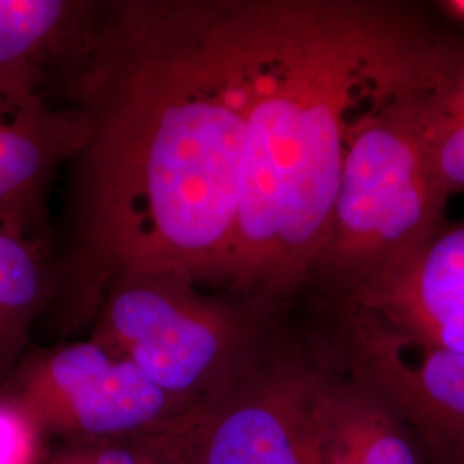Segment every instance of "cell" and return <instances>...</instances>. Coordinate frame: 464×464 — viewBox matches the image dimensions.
<instances>
[{"instance_id":"cell-1","label":"cell","mask_w":464,"mask_h":464,"mask_svg":"<svg viewBox=\"0 0 464 464\" xmlns=\"http://www.w3.org/2000/svg\"><path fill=\"white\" fill-rule=\"evenodd\" d=\"M69 84L88 243L117 277L220 276L248 119L239 4H119Z\"/></svg>"},{"instance_id":"cell-2","label":"cell","mask_w":464,"mask_h":464,"mask_svg":"<svg viewBox=\"0 0 464 464\" xmlns=\"http://www.w3.org/2000/svg\"><path fill=\"white\" fill-rule=\"evenodd\" d=\"M248 119L237 222L220 277L272 310L310 282L349 130L430 72L440 36L381 0L239 2Z\"/></svg>"},{"instance_id":"cell-3","label":"cell","mask_w":464,"mask_h":464,"mask_svg":"<svg viewBox=\"0 0 464 464\" xmlns=\"http://www.w3.org/2000/svg\"><path fill=\"white\" fill-rule=\"evenodd\" d=\"M423 83L366 107L349 130L327 236L308 282L331 304L394 270L446 224L448 193L418 122Z\"/></svg>"},{"instance_id":"cell-4","label":"cell","mask_w":464,"mask_h":464,"mask_svg":"<svg viewBox=\"0 0 464 464\" xmlns=\"http://www.w3.org/2000/svg\"><path fill=\"white\" fill-rule=\"evenodd\" d=\"M270 310H232L199 296L178 274H124L97 341L128 358L181 406L212 396L276 339Z\"/></svg>"},{"instance_id":"cell-5","label":"cell","mask_w":464,"mask_h":464,"mask_svg":"<svg viewBox=\"0 0 464 464\" xmlns=\"http://www.w3.org/2000/svg\"><path fill=\"white\" fill-rule=\"evenodd\" d=\"M332 360L272 341L186 416L183 464H322L318 398Z\"/></svg>"},{"instance_id":"cell-6","label":"cell","mask_w":464,"mask_h":464,"mask_svg":"<svg viewBox=\"0 0 464 464\" xmlns=\"http://www.w3.org/2000/svg\"><path fill=\"white\" fill-rule=\"evenodd\" d=\"M332 360L377 392L429 464H464V353L430 348L360 308L332 304Z\"/></svg>"},{"instance_id":"cell-7","label":"cell","mask_w":464,"mask_h":464,"mask_svg":"<svg viewBox=\"0 0 464 464\" xmlns=\"http://www.w3.org/2000/svg\"><path fill=\"white\" fill-rule=\"evenodd\" d=\"M13 398L38 429L114 439L172 421L181 406L100 341L47 351L19 368Z\"/></svg>"},{"instance_id":"cell-8","label":"cell","mask_w":464,"mask_h":464,"mask_svg":"<svg viewBox=\"0 0 464 464\" xmlns=\"http://www.w3.org/2000/svg\"><path fill=\"white\" fill-rule=\"evenodd\" d=\"M339 304L420 344L464 353V218L446 222L401 266Z\"/></svg>"},{"instance_id":"cell-9","label":"cell","mask_w":464,"mask_h":464,"mask_svg":"<svg viewBox=\"0 0 464 464\" xmlns=\"http://www.w3.org/2000/svg\"><path fill=\"white\" fill-rule=\"evenodd\" d=\"M95 7L71 0H0V107L49 105L45 92L63 71L69 83L99 32Z\"/></svg>"},{"instance_id":"cell-10","label":"cell","mask_w":464,"mask_h":464,"mask_svg":"<svg viewBox=\"0 0 464 464\" xmlns=\"http://www.w3.org/2000/svg\"><path fill=\"white\" fill-rule=\"evenodd\" d=\"M78 112L40 105L26 111L0 107V226L28 237L57 166L83 147Z\"/></svg>"},{"instance_id":"cell-11","label":"cell","mask_w":464,"mask_h":464,"mask_svg":"<svg viewBox=\"0 0 464 464\" xmlns=\"http://www.w3.org/2000/svg\"><path fill=\"white\" fill-rule=\"evenodd\" d=\"M318 423L322 464H429L389 404L334 360L320 389Z\"/></svg>"},{"instance_id":"cell-12","label":"cell","mask_w":464,"mask_h":464,"mask_svg":"<svg viewBox=\"0 0 464 464\" xmlns=\"http://www.w3.org/2000/svg\"><path fill=\"white\" fill-rule=\"evenodd\" d=\"M416 103L423 143L439 183L449 198L464 193V44L440 38Z\"/></svg>"},{"instance_id":"cell-13","label":"cell","mask_w":464,"mask_h":464,"mask_svg":"<svg viewBox=\"0 0 464 464\" xmlns=\"http://www.w3.org/2000/svg\"><path fill=\"white\" fill-rule=\"evenodd\" d=\"M47 293V268L36 246L0 226V370L13 363L26 343Z\"/></svg>"},{"instance_id":"cell-14","label":"cell","mask_w":464,"mask_h":464,"mask_svg":"<svg viewBox=\"0 0 464 464\" xmlns=\"http://www.w3.org/2000/svg\"><path fill=\"white\" fill-rule=\"evenodd\" d=\"M40 429L13 396L0 398V464H34Z\"/></svg>"},{"instance_id":"cell-15","label":"cell","mask_w":464,"mask_h":464,"mask_svg":"<svg viewBox=\"0 0 464 464\" xmlns=\"http://www.w3.org/2000/svg\"><path fill=\"white\" fill-rule=\"evenodd\" d=\"M437 7L448 19L464 26V0H442Z\"/></svg>"},{"instance_id":"cell-16","label":"cell","mask_w":464,"mask_h":464,"mask_svg":"<svg viewBox=\"0 0 464 464\" xmlns=\"http://www.w3.org/2000/svg\"><path fill=\"white\" fill-rule=\"evenodd\" d=\"M55 464H95L90 452H83V454H71V456H64L61 458Z\"/></svg>"},{"instance_id":"cell-17","label":"cell","mask_w":464,"mask_h":464,"mask_svg":"<svg viewBox=\"0 0 464 464\" xmlns=\"http://www.w3.org/2000/svg\"><path fill=\"white\" fill-rule=\"evenodd\" d=\"M149 464H172V463H162V461H159V459H153V458H150ZM174 464H183L179 461V458L174 461Z\"/></svg>"}]
</instances>
